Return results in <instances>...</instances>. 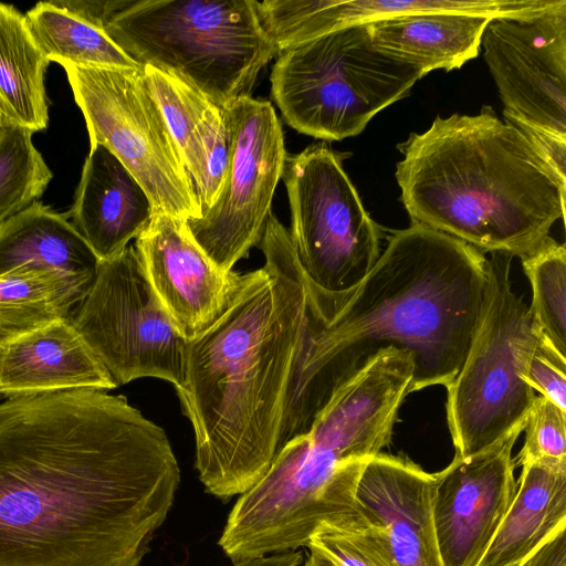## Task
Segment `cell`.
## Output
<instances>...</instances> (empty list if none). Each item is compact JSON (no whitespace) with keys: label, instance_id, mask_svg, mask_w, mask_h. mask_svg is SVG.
I'll return each mask as SVG.
<instances>
[{"label":"cell","instance_id":"6","mask_svg":"<svg viewBox=\"0 0 566 566\" xmlns=\"http://www.w3.org/2000/svg\"><path fill=\"white\" fill-rule=\"evenodd\" d=\"M104 31L139 66L177 77L220 108L250 96L276 55L255 0H130Z\"/></svg>","mask_w":566,"mask_h":566},{"label":"cell","instance_id":"15","mask_svg":"<svg viewBox=\"0 0 566 566\" xmlns=\"http://www.w3.org/2000/svg\"><path fill=\"white\" fill-rule=\"evenodd\" d=\"M134 247L154 292L186 340L202 335L224 313L241 273L221 270L185 220L154 212Z\"/></svg>","mask_w":566,"mask_h":566},{"label":"cell","instance_id":"17","mask_svg":"<svg viewBox=\"0 0 566 566\" xmlns=\"http://www.w3.org/2000/svg\"><path fill=\"white\" fill-rule=\"evenodd\" d=\"M115 388L104 365L67 318L0 339V397Z\"/></svg>","mask_w":566,"mask_h":566},{"label":"cell","instance_id":"27","mask_svg":"<svg viewBox=\"0 0 566 566\" xmlns=\"http://www.w3.org/2000/svg\"><path fill=\"white\" fill-rule=\"evenodd\" d=\"M143 71L193 187L200 172L202 157L200 126L213 104L168 73L149 65L143 66Z\"/></svg>","mask_w":566,"mask_h":566},{"label":"cell","instance_id":"12","mask_svg":"<svg viewBox=\"0 0 566 566\" xmlns=\"http://www.w3.org/2000/svg\"><path fill=\"white\" fill-rule=\"evenodd\" d=\"M221 113L229 145L223 185L213 206L186 224L205 253L231 272L262 238L287 154L270 102L243 96Z\"/></svg>","mask_w":566,"mask_h":566},{"label":"cell","instance_id":"32","mask_svg":"<svg viewBox=\"0 0 566 566\" xmlns=\"http://www.w3.org/2000/svg\"><path fill=\"white\" fill-rule=\"evenodd\" d=\"M524 379L539 396L566 411V357L538 334L525 367Z\"/></svg>","mask_w":566,"mask_h":566},{"label":"cell","instance_id":"35","mask_svg":"<svg viewBox=\"0 0 566 566\" xmlns=\"http://www.w3.org/2000/svg\"><path fill=\"white\" fill-rule=\"evenodd\" d=\"M310 554L302 566H338L334 560L313 546H307Z\"/></svg>","mask_w":566,"mask_h":566},{"label":"cell","instance_id":"33","mask_svg":"<svg viewBox=\"0 0 566 566\" xmlns=\"http://www.w3.org/2000/svg\"><path fill=\"white\" fill-rule=\"evenodd\" d=\"M53 2L104 30L112 18L126 8L130 0H53Z\"/></svg>","mask_w":566,"mask_h":566},{"label":"cell","instance_id":"10","mask_svg":"<svg viewBox=\"0 0 566 566\" xmlns=\"http://www.w3.org/2000/svg\"><path fill=\"white\" fill-rule=\"evenodd\" d=\"M346 156L313 144L286 155L282 172L297 261L308 282L329 294L357 286L380 255L379 227L343 169Z\"/></svg>","mask_w":566,"mask_h":566},{"label":"cell","instance_id":"5","mask_svg":"<svg viewBox=\"0 0 566 566\" xmlns=\"http://www.w3.org/2000/svg\"><path fill=\"white\" fill-rule=\"evenodd\" d=\"M405 392L376 367L340 386L310 431L287 442L231 509L218 545L234 564L307 546L322 525L368 527L356 489L366 463L390 443Z\"/></svg>","mask_w":566,"mask_h":566},{"label":"cell","instance_id":"13","mask_svg":"<svg viewBox=\"0 0 566 566\" xmlns=\"http://www.w3.org/2000/svg\"><path fill=\"white\" fill-rule=\"evenodd\" d=\"M481 45L504 119L566 140V0L534 14L491 19Z\"/></svg>","mask_w":566,"mask_h":566},{"label":"cell","instance_id":"20","mask_svg":"<svg viewBox=\"0 0 566 566\" xmlns=\"http://www.w3.org/2000/svg\"><path fill=\"white\" fill-rule=\"evenodd\" d=\"M484 15L423 13L369 22L374 46L418 67L423 76L451 71L480 53L488 22Z\"/></svg>","mask_w":566,"mask_h":566},{"label":"cell","instance_id":"24","mask_svg":"<svg viewBox=\"0 0 566 566\" xmlns=\"http://www.w3.org/2000/svg\"><path fill=\"white\" fill-rule=\"evenodd\" d=\"M556 0H317L308 14L316 36L377 20L423 13L522 17L541 12Z\"/></svg>","mask_w":566,"mask_h":566},{"label":"cell","instance_id":"7","mask_svg":"<svg viewBox=\"0 0 566 566\" xmlns=\"http://www.w3.org/2000/svg\"><path fill=\"white\" fill-rule=\"evenodd\" d=\"M421 71L377 50L369 23L344 27L277 54L272 96L285 122L323 140L360 134L381 109L409 95Z\"/></svg>","mask_w":566,"mask_h":566},{"label":"cell","instance_id":"29","mask_svg":"<svg viewBox=\"0 0 566 566\" xmlns=\"http://www.w3.org/2000/svg\"><path fill=\"white\" fill-rule=\"evenodd\" d=\"M524 431V446L513 458L515 467L538 462L566 468V411L548 399L535 396Z\"/></svg>","mask_w":566,"mask_h":566},{"label":"cell","instance_id":"8","mask_svg":"<svg viewBox=\"0 0 566 566\" xmlns=\"http://www.w3.org/2000/svg\"><path fill=\"white\" fill-rule=\"evenodd\" d=\"M512 258L491 253L483 315L462 367L447 386L455 455L479 453L525 427L536 396L524 373L537 333L528 306L512 290Z\"/></svg>","mask_w":566,"mask_h":566},{"label":"cell","instance_id":"4","mask_svg":"<svg viewBox=\"0 0 566 566\" xmlns=\"http://www.w3.org/2000/svg\"><path fill=\"white\" fill-rule=\"evenodd\" d=\"M396 179L411 221L481 252L523 259L565 217L562 181L527 136L490 106L437 116L398 145Z\"/></svg>","mask_w":566,"mask_h":566},{"label":"cell","instance_id":"2","mask_svg":"<svg viewBox=\"0 0 566 566\" xmlns=\"http://www.w3.org/2000/svg\"><path fill=\"white\" fill-rule=\"evenodd\" d=\"M306 301L286 420L310 431L334 392L384 350L408 352L411 392L448 386L485 307L488 259L470 244L411 222L396 231L365 279L329 294L306 279Z\"/></svg>","mask_w":566,"mask_h":566},{"label":"cell","instance_id":"28","mask_svg":"<svg viewBox=\"0 0 566 566\" xmlns=\"http://www.w3.org/2000/svg\"><path fill=\"white\" fill-rule=\"evenodd\" d=\"M33 134L7 122L0 140V224L35 202L53 178Z\"/></svg>","mask_w":566,"mask_h":566},{"label":"cell","instance_id":"14","mask_svg":"<svg viewBox=\"0 0 566 566\" xmlns=\"http://www.w3.org/2000/svg\"><path fill=\"white\" fill-rule=\"evenodd\" d=\"M520 427L437 472L433 523L443 566H476L516 493L513 447Z\"/></svg>","mask_w":566,"mask_h":566},{"label":"cell","instance_id":"21","mask_svg":"<svg viewBox=\"0 0 566 566\" xmlns=\"http://www.w3.org/2000/svg\"><path fill=\"white\" fill-rule=\"evenodd\" d=\"M98 264L66 213L33 202L0 224V275L53 270L94 275Z\"/></svg>","mask_w":566,"mask_h":566},{"label":"cell","instance_id":"1","mask_svg":"<svg viewBox=\"0 0 566 566\" xmlns=\"http://www.w3.org/2000/svg\"><path fill=\"white\" fill-rule=\"evenodd\" d=\"M180 468L126 397L75 389L0 402V566H140Z\"/></svg>","mask_w":566,"mask_h":566},{"label":"cell","instance_id":"34","mask_svg":"<svg viewBox=\"0 0 566 566\" xmlns=\"http://www.w3.org/2000/svg\"><path fill=\"white\" fill-rule=\"evenodd\" d=\"M566 530L554 535L522 566H566Z\"/></svg>","mask_w":566,"mask_h":566},{"label":"cell","instance_id":"25","mask_svg":"<svg viewBox=\"0 0 566 566\" xmlns=\"http://www.w3.org/2000/svg\"><path fill=\"white\" fill-rule=\"evenodd\" d=\"M29 30L49 62L60 65L140 69L106 32L53 1L25 14Z\"/></svg>","mask_w":566,"mask_h":566},{"label":"cell","instance_id":"18","mask_svg":"<svg viewBox=\"0 0 566 566\" xmlns=\"http://www.w3.org/2000/svg\"><path fill=\"white\" fill-rule=\"evenodd\" d=\"M153 213L146 191L119 159L104 146L91 145L66 216L98 261L122 253Z\"/></svg>","mask_w":566,"mask_h":566},{"label":"cell","instance_id":"11","mask_svg":"<svg viewBox=\"0 0 566 566\" xmlns=\"http://www.w3.org/2000/svg\"><path fill=\"white\" fill-rule=\"evenodd\" d=\"M69 322L116 387L153 377L178 388L186 340L154 292L134 245L98 261L92 284Z\"/></svg>","mask_w":566,"mask_h":566},{"label":"cell","instance_id":"31","mask_svg":"<svg viewBox=\"0 0 566 566\" xmlns=\"http://www.w3.org/2000/svg\"><path fill=\"white\" fill-rule=\"evenodd\" d=\"M307 546L317 548L338 566H392L386 551L368 527L347 531L322 525Z\"/></svg>","mask_w":566,"mask_h":566},{"label":"cell","instance_id":"19","mask_svg":"<svg viewBox=\"0 0 566 566\" xmlns=\"http://www.w3.org/2000/svg\"><path fill=\"white\" fill-rule=\"evenodd\" d=\"M521 467L515 496L476 566H522L566 530V468Z\"/></svg>","mask_w":566,"mask_h":566},{"label":"cell","instance_id":"36","mask_svg":"<svg viewBox=\"0 0 566 566\" xmlns=\"http://www.w3.org/2000/svg\"><path fill=\"white\" fill-rule=\"evenodd\" d=\"M7 119L3 117V115L1 114L0 112V140L3 136V133H4V129H6V125H7Z\"/></svg>","mask_w":566,"mask_h":566},{"label":"cell","instance_id":"30","mask_svg":"<svg viewBox=\"0 0 566 566\" xmlns=\"http://www.w3.org/2000/svg\"><path fill=\"white\" fill-rule=\"evenodd\" d=\"M202 157L193 190L201 216L216 202L229 165V145L221 108L213 105L200 126Z\"/></svg>","mask_w":566,"mask_h":566},{"label":"cell","instance_id":"26","mask_svg":"<svg viewBox=\"0 0 566 566\" xmlns=\"http://www.w3.org/2000/svg\"><path fill=\"white\" fill-rule=\"evenodd\" d=\"M532 289L528 311L539 337L566 357V248L548 237L521 259Z\"/></svg>","mask_w":566,"mask_h":566},{"label":"cell","instance_id":"23","mask_svg":"<svg viewBox=\"0 0 566 566\" xmlns=\"http://www.w3.org/2000/svg\"><path fill=\"white\" fill-rule=\"evenodd\" d=\"M94 275L53 270H19L0 275V339L69 318Z\"/></svg>","mask_w":566,"mask_h":566},{"label":"cell","instance_id":"16","mask_svg":"<svg viewBox=\"0 0 566 566\" xmlns=\"http://www.w3.org/2000/svg\"><path fill=\"white\" fill-rule=\"evenodd\" d=\"M437 473L407 457L378 453L365 465L357 504L392 566H443L433 523Z\"/></svg>","mask_w":566,"mask_h":566},{"label":"cell","instance_id":"3","mask_svg":"<svg viewBox=\"0 0 566 566\" xmlns=\"http://www.w3.org/2000/svg\"><path fill=\"white\" fill-rule=\"evenodd\" d=\"M258 247L264 265L241 273L224 313L188 342L176 388L193 429L199 480L222 501L250 490L281 450L302 335L306 276L272 213Z\"/></svg>","mask_w":566,"mask_h":566},{"label":"cell","instance_id":"9","mask_svg":"<svg viewBox=\"0 0 566 566\" xmlns=\"http://www.w3.org/2000/svg\"><path fill=\"white\" fill-rule=\"evenodd\" d=\"M90 145L107 148L149 197L154 212L188 220L200 207L179 149L140 69L62 65Z\"/></svg>","mask_w":566,"mask_h":566},{"label":"cell","instance_id":"22","mask_svg":"<svg viewBox=\"0 0 566 566\" xmlns=\"http://www.w3.org/2000/svg\"><path fill=\"white\" fill-rule=\"evenodd\" d=\"M49 63L25 15L0 2V112L8 122L33 133L48 127L44 77Z\"/></svg>","mask_w":566,"mask_h":566}]
</instances>
